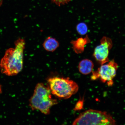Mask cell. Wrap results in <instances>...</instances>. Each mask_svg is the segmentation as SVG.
I'll list each match as a JSON object with an SVG mask.
<instances>
[{"label":"cell","mask_w":125,"mask_h":125,"mask_svg":"<svg viewBox=\"0 0 125 125\" xmlns=\"http://www.w3.org/2000/svg\"><path fill=\"white\" fill-rule=\"evenodd\" d=\"M15 44V48L7 50L0 62L1 73L9 76L16 75L21 71L23 68L25 42L24 39L20 38Z\"/></svg>","instance_id":"1"},{"label":"cell","mask_w":125,"mask_h":125,"mask_svg":"<svg viewBox=\"0 0 125 125\" xmlns=\"http://www.w3.org/2000/svg\"><path fill=\"white\" fill-rule=\"evenodd\" d=\"M51 94L49 87L42 83L37 84L29 100V106L33 110H39L45 115H49L51 107L58 104L57 100L52 98Z\"/></svg>","instance_id":"2"},{"label":"cell","mask_w":125,"mask_h":125,"mask_svg":"<svg viewBox=\"0 0 125 125\" xmlns=\"http://www.w3.org/2000/svg\"><path fill=\"white\" fill-rule=\"evenodd\" d=\"M48 82L51 93L62 99L69 98L77 93L79 89L75 82L67 78L51 77L48 79Z\"/></svg>","instance_id":"3"},{"label":"cell","mask_w":125,"mask_h":125,"mask_svg":"<svg viewBox=\"0 0 125 125\" xmlns=\"http://www.w3.org/2000/svg\"><path fill=\"white\" fill-rule=\"evenodd\" d=\"M115 124L116 121L107 112L92 109L81 113L73 124V125Z\"/></svg>","instance_id":"4"},{"label":"cell","mask_w":125,"mask_h":125,"mask_svg":"<svg viewBox=\"0 0 125 125\" xmlns=\"http://www.w3.org/2000/svg\"><path fill=\"white\" fill-rule=\"evenodd\" d=\"M108 62L101 65L97 71L92 72L91 79L94 80L99 79L102 82L107 83V85L111 86L113 85V80L116 76L118 65L114 60Z\"/></svg>","instance_id":"5"},{"label":"cell","mask_w":125,"mask_h":125,"mask_svg":"<svg viewBox=\"0 0 125 125\" xmlns=\"http://www.w3.org/2000/svg\"><path fill=\"white\" fill-rule=\"evenodd\" d=\"M112 46L113 43L111 39L104 37L101 39L100 44L95 48L93 56L101 65L109 62V52Z\"/></svg>","instance_id":"6"},{"label":"cell","mask_w":125,"mask_h":125,"mask_svg":"<svg viewBox=\"0 0 125 125\" xmlns=\"http://www.w3.org/2000/svg\"><path fill=\"white\" fill-rule=\"evenodd\" d=\"M90 40L87 35L84 38L81 37L77 40H73L71 42L72 48L76 54L82 53L84 51L86 45L90 43Z\"/></svg>","instance_id":"7"},{"label":"cell","mask_w":125,"mask_h":125,"mask_svg":"<svg viewBox=\"0 0 125 125\" xmlns=\"http://www.w3.org/2000/svg\"><path fill=\"white\" fill-rule=\"evenodd\" d=\"M94 67L93 62L88 59H85L79 62L78 68L81 74L86 75L93 72Z\"/></svg>","instance_id":"8"},{"label":"cell","mask_w":125,"mask_h":125,"mask_svg":"<svg viewBox=\"0 0 125 125\" xmlns=\"http://www.w3.org/2000/svg\"><path fill=\"white\" fill-rule=\"evenodd\" d=\"M59 46V42L53 37H48L45 40L43 43V46L47 51L53 52Z\"/></svg>","instance_id":"9"},{"label":"cell","mask_w":125,"mask_h":125,"mask_svg":"<svg viewBox=\"0 0 125 125\" xmlns=\"http://www.w3.org/2000/svg\"><path fill=\"white\" fill-rule=\"evenodd\" d=\"M77 32L81 35H84L86 34L88 31V27L85 23H80L76 26Z\"/></svg>","instance_id":"10"},{"label":"cell","mask_w":125,"mask_h":125,"mask_svg":"<svg viewBox=\"0 0 125 125\" xmlns=\"http://www.w3.org/2000/svg\"><path fill=\"white\" fill-rule=\"evenodd\" d=\"M84 98L82 99H79V101L76 103L74 110L75 111H78L82 110L83 108L84 105Z\"/></svg>","instance_id":"11"},{"label":"cell","mask_w":125,"mask_h":125,"mask_svg":"<svg viewBox=\"0 0 125 125\" xmlns=\"http://www.w3.org/2000/svg\"><path fill=\"white\" fill-rule=\"evenodd\" d=\"M52 1L59 6L68 4L71 0H51Z\"/></svg>","instance_id":"12"},{"label":"cell","mask_w":125,"mask_h":125,"mask_svg":"<svg viewBox=\"0 0 125 125\" xmlns=\"http://www.w3.org/2000/svg\"><path fill=\"white\" fill-rule=\"evenodd\" d=\"M2 93V88H1V85L0 84V94Z\"/></svg>","instance_id":"13"},{"label":"cell","mask_w":125,"mask_h":125,"mask_svg":"<svg viewBox=\"0 0 125 125\" xmlns=\"http://www.w3.org/2000/svg\"><path fill=\"white\" fill-rule=\"evenodd\" d=\"M2 0H0V7L1 5V4H2Z\"/></svg>","instance_id":"14"}]
</instances>
